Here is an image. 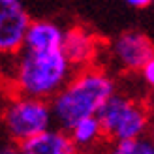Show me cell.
Segmentation results:
<instances>
[{"instance_id": "obj_7", "label": "cell", "mask_w": 154, "mask_h": 154, "mask_svg": "<svg viewBox=\"0 0 154 154\" xmlns=\"http://www.w3.org/2000/svg\"><path fill=\"white\" fill-rule=\"evenodd\" d=\"M62 53L72 64L73 70L92 66L100 53V42L88 28L73 26L70 30H64L62 36Z\"/></svg>"}, {"instance_id": "obj_2", "label": "cell", "mask_w": 154, "mask_h": 154, "mask_svg": "<svg viewBox=\"0 0 154 154\" xmlns=\"http://www.w3.org/2000/svg\"><path fill=\"white\" fill-rule=\"evenodd\" d=\"M8 57L11 60L8 73L4 75L15 94L51 100L73 73V68L64 57L62 49L30 51L21 47L17 53Z\"/></svg>"}, {"instance_id": "obj_11", "label": "cell", "mask_w": 154, "mask_h": 154, "mask_svg": "<svg viewBox=\"0 0 154 154\" xmlns=\"http://www.w3.org/2000/svg\"><path fill=\"white\" fill-rule=\"evenodd\" d=\"M113 152H117V154H152L154 145L145 135L126 137V139L113 141Z\"/></svg>"}, {"instance_id": "obj_4", "label": "cell", "mask_w": 154, "mask_h": 154, "mask_svg": "<svg viewBox=\"0 0 154 154\" xmlns=\"http://www.w3.org/2000/svg\"><path fill=\"white\" fill-rule=\"evenodd\" d=\"M2 124L11 141L17 145L26 141L28 137L43 132L53 124L49 100L15 94L4 107Z\"/></svg>"}, {"instance_id": "obj_3", "label": "cell", "mask_w": 154, "mask_h": 154, "mask_svg": "<svg viewBox=\"0 0 154 154\" xmlns=\"http://www.w3.org/2000/svg\"><path fill=\"white\" fill-rule=\"evenodd\" d=\"M98 119L103 130V137L111 143L126 137L147 135L150 126L149 107L141 100L120 92H113L109 96V100L98 111Z\"/></svg>"}, {"instance_id": "obj_8", "label": "cell", "mask_w": 154, "mask_h": 154, "mask_svg": "<svg viewBox=\"0 0 154 154\" xmlns=\"http://www.w3.org/2000/svg\"><path fill=\"white\" fill-rule=\"evenodd\" d=\"M21 152L25 154H73L75 147L72 145L68 132L64 128L55 130L47 128L43 132L28 137L26 141L19 143Z\"/></svg>"}, {"instance_id": "obj_12", "label": "cell", "mask_w": 154, "mask_h": 154, "mask_svg": "<svg viewBox=\"0 0 154 154\" xmlns=\"http://www.w3.org/2000/svg\"><path fill=\"white\" fill-rule=\"evenodd\" d=\"M137 72H139L143 83L147 85V87H152V85H154V58L147 60V62H145Z\"/></svg>"}, {"instance_id": "obj_10", "label": "cell", "mask_w": 154, "mask_h": 154, "mask_svg": "<svg viewBox=\"0 0 154 154\" xmlns=\"http://www.w3.org/2000/svg\"><path fill=\"white\" fill-rule=\"evenodd\" d=\"M66 132L75 150L92 149L105 139L98 115H90V117H83L79 120H75L70 128H66Z\"/></svg>"}, {"instance_id": "obj_9", "label": "cell", "mask_w": 154, "mask_h": 154, "mask_svg": "<svg viewBox=\"0 0 154 154\" xmlns=\"http://www.w3.org/2000/svg\"><path fill=\"white\" fill-rule=\"evenodd\" d=\"M62 36H64V28L58 26L57 23L47 19H40V21L30 19L25 38H23V49L57 51L62 47Z\"/></svg>"}, {"instance_id": "obj_5", "label": "cell", "mask_w": 154, "mask_h": 154, "mask_svg": "<svg viewBox=\"0 0 154 154\" xmlns=\"http://www.w3.org/2000/svg\"><path fill=\"white\" fill-rule=\"evenodd\" d=\"M30 15L21 0H0V57L13 55L23 47Z\"/></svg>"}, {"instance_id": "obj_6", "label": "cell", "mask_w": 154, "mask_h": 154, "mask_svg": "<svg viewBox=\"0 0 154 154\" xmlns=\"http://www.w3.org/2000/svg\"><path fill=\"white\" fill-rule=\"evenodd\" d=\"M111 58L124 72H137L139 68L152 58V42L143 32H122L109 45Z\"/></svg>"}, {"instance_id": "obj_13", "label": "cell", "mask_w": 154, "mask_h": 154, "mask_svg": "<svg viewBox=\"0 0 154 154\" xmlns=\"http://www.w3.org/2000/svg\"><path fill=\"white\" fill-rule=\"evenodd\" d=\"M128 6L135 8V10H145V8H149L152 4V0H124Z\"/></svg>"}, {"instance_id": "obj_1", "label": "cell", "mask_w": 154, "mask_h": 154, "mask_svg": "<svg viewBox=\"0 0 154 154\" xmlns=\"http://www.w3.org/2000/svg\"><path fill=\"white\" fill-rule=\"evenodd\" d=\"M113 92H117V83L107 72H103V68L92 64L73 70L70 79L49 100L53 120H57L64 130L70 128L83 117L98 115Z\"/></svg>"}]
</instances>
